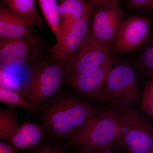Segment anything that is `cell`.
<instances>
[{"instance_id":"6da1fadb","label":"cell","mask_w":153,"mask_h":153,"mask_svg":"<svg viewBox=\"0 0 153 153\" xmlns=\"http://www.w3.org/2000/svg\"><path fill=\"white\" fill-rule=\"evenodd\" d=\"M39 111V124L46 137L56 143L70 146L74 132L100 111L88 100L60 91L45 102Z\"/></svg>"},{"instance_id":"7a4b0ae2","label":"cell","mask_w":153,"mask_h":153,"mask_svg":"<svg viewBox=\"0 0 153 153\" xmlns=\"http://www.w3.org/2000/svg\"><path fill=\"white\" fill-rule=\"evenodd\" d=\"M103 101L108 104L117 119L119 143L129 153H149L153 148V121L141 110L123 104L111 97Z\"/></svg>"},{"instance_id":"3957f363","label":"cell","mask_w":153,"mask_h":153,"mask_svg":"<svg viewBox=\"0 0 153 153\" xmlns=\"http://www.w3.org/2000/svg\"><path fill=\"white\" fill-rule=\"evenodd\" d=\"M120 130L116 117L108 107L104 111L90 117L74 133L71 146L78 145L86 149L99 150L114 146L119 143Z\"/></svg>"},{"instance_id":"277c9868","label":"cell","mask_w":153,"mask_h":153,"mask_svg":"<svg viewBox=\"0 0 153 153\" xmlns=\"http://www.w3.org/2000/svg\"><path fill=\"white\" fill-rule=\"evenodd\" d=\"M64 80L63 65L55 62L45 64L36 70L22 93L30 103L41 108L60 91Z\"/></svg>"},{"instance_id":"5b68a950","label":"cell","mask_w":153,"mask_h":153,"mask_svg":"<svg viewBox=\"0 0 153 153\" xmlns=\"http://www.w3.org/2000/svg\"><path fill=\"white\" fill-rule=\"evenodd\" d=\"M107 97L128 106L136 107L140 100V91L136 74L131 67L120 64L113 67L97 100L103 101Z\"/></svg>"},{"instance_id":"8992f818","label":"cell","mask_w":153,"mask_h":153,"mask_svg":"<svg viewBox=\"0 0 153 153\" xmlns=\"http://www.w3.org/2000/svg\"><path fill=\"white\" fill-rule=\"evenodd\" d=\"M120 0H114L93 12L87 38L115 47L118 34L124 21V13L119 6Z\"/></svg>"},{"instance_id":"52a82bcc","label":"cell","mask_w":153,"mask_h":153,"mask_svg":"<svg viewBox=\"0 0 153 153\" xmlns=\"http://www.w3.org/2000/svg\"><path fill=\"white\" fill-rule=\"evenodd\" d=\"M94 8L92 0H88L83 15L74 22L60 41L52 47L55 63L62 64L65 67L76 54L88 34Z\"/></svg>"},{"instance_id":"ba28073f","label":"cell","mask_w":153,"mask_h":153,"mask_svg":"<svg viewBox=\"0 0 153 153\" xmlns=\"http://www.w3.org/2000/svg\"><path fill=\"white\" fill-rule=\"evenodd\" d=\"M114 47L86 37L76 54L64 67L65 79L87 74L98 68L104 63Z\"/></svg>"},{"instance_id":"9c48e42d","label":"cell","mask_w":153,"mask_h":153,"mask_svg":"<svg viewBox=\"0 0 153 153\" xmlns=\"http://www.w3.org/2000/svg\"><path fill=\"white\" fill-rule=\"evenodd\" d=\"M116 61L110 55L98 68L87 74L72 76L64 80L82 97L97 100L106 84L110 71Z\"/></svg>"},{"instance_id":"30bf717a","label":"cell","mask_w":153,"mask_h":153,"mask_svg":"<svg viewBox=\"0 0 153 153\" xmlns=\"http://www.w3.org/2000/svg\"><path fill=\"white\" fill-rule=\"evenodd\" d=\"M151 18L131 16L124 20L115 44L117 51L120 54L135 51L146 42L149 36Z\"/></svg>"},{"instance_id":"8fae6325","label":"cell","mask_w":153,"mask_h":153,"mask_svg":"<svg viewBox=\"0 0 153 153\" xmlns=\"http://www.w3.org/2000/svg\"><path fill=\"white\" fill-rule=\"evenodd\" d=\"M35 41L29 36L0 41L1 69L15 73L27 63L35 46Z\"/></svg>"},{"instance_id":"7c38bea8","label":"cell","mask_w":153,"mask_h":153,"mask_svg":"<svg viewBox=\"0 0 153 153\" xmlns=\"http://www.w3.org/2000/svg\"><path fill=\"white\" fill-rule=\"evenodd\" d=\"M33 27L25 19L18 16L7 6H0V36L1 39H15L30 36Z\"/></svg>"},{"instance_id":"4fadbf2b","label":"cell","mask_w":153,"mask_h":153,"mask_svg":"<svg viewBox=\"0 0 153 153\" xmlns=\"http://www.w3.org/2000/svg\"><path fill=\"white\" fill-rule=\"evenodd\" d=\"M46 138L44 130L39 124L25 121L9 142L19 150H27L41 143Z\"/></svg>"},{"instance_id":"5bb4252c","label":"cell","mask_w":153,"mask_h":153,"mask_svg":"<svg viewBox=\"0 0 153 153\" xmlns=\"http://www.w3.org/2000/svg\"><path fill=\"white\" fill-rule=\"evenodd\" d=\"M88 1L66 0L60 2L59 4L60 17V33L56 43L60 41L74 22L84 14L87 8Z\"/></svg>"},{"instance_id":"9a60e30c","label":"cell","mask_w":153,"mask_h":153,"mask_svg":"<svg viewBox=\"0 0 153 153\" xmlns=\"http://www.w3.org/2000/svg\"><path fill=\"white\" fill-rule=\"evenodd\" d=\"M18 16L27 20L33 27L42 25L41 19L37 10L36 0H1Z\"/></svg>"},{"instance_id":"2e32d148","label":"cell","mask_w":153,"mask_h":153,"mask_svg":"<svg viewBox=\"0 0 153 153\" xmlns=\"http://www.w3.org/2000/svg\"><path fill=\"white\" fill-rule=\"evenodd\" d=\"M14 107L0 108V139L9 141L20 126Z\"/></svg>"},{"instance_id":"e0dca14e","label":"cell","mask_w":153,"mask_h":153,"mask_svg":"<svg viewBox=\"0 0 153 153\" xmlns=\"http://www.w3.org/2000/svg\"><path fill=\"white\" fill-rule=\"evenodd\" d=\"M44 18L56 37L58 39L60 30V17L59 4L57 0H38Z\"/></svg>"},{"instance_id":"ac0fdd59","label":"cell","mask_w":153,"mask_h":153,"mask_svg":"<svg viewBox=\"0 0 153 153\" xmlns=\"http://www.w3.org/2000/svg\"><path fill=\"white\" fill-rule=\"evenodd\" d=\"M0 101L12 107H23L40 111L41 108L30 103L22 92L0 87Z\"/></svg>"},{"instance_id":"d6986e66","label":"cell","mask_w":153,"mask_h":153,"mask_svg":"<svg viewBox=\"0 0 153 153\" xmlns=\"http://www.w3.org/2000/svg\"><path fill=\"white\" fill-rule=\"evenodd\" d=\"M68 147V145L59 144L46 137L41 143L26 150L25 153H69Z\"/></svg>"},{"instance_id":"ffe728a7","label":"cell","mask_w":153,"mask_h":153,"mask_svg":"<svg viewBox=\"0 0 153 153\" xmlns=\"http://www.w3.org/2000/svg\"><path fill=\"white\" fill-rule=\"evenodd\" d=\"M140 109L153 119V79H149L144 85Z\"/></svg>"},{"instance_id":"44dd1931","label":"cell","mask_w":153,"mask_h":153,"mask_svg":"<svg viewBox=\"0 0 153 153\" xmlns=\"http://www.w3.org/2000/svg\"><path fill=\"white\" fill-rule=\"evenodd\" d=\"M0 87L22 92L23 88L18 77L13 73L0 70Z\"/></svg>"},{"instance_id":"7402d4cb","label":"cell","mask_w":153,"mask_h":153,"mask_svg":"<svg viewBox=\"0 0 153 153\" xmlns=\"http://www.w3.org/2000/svg\"><path fill=\"white\" fill-rule=\"evenodd\" d=\"M140 61L147 75L153 77V45L149 44L143 49L140 55Z\"/></svg>"},{"instance_id":"603a6c76","label":"cell","mask_w":153,"mask_h":153,"mask_svg":"<svg viewBox=\"0 0 153 153\" xmlns=\"http://www.w3.org/2000/svg\"><path fill=\"white\" fill-rule=\"evenodd\" d=\"M128 4L132 10H148L153 8V0H128Z\"/></svg>"},{"instance_id":"cb8c5ba5","label":"cell","mask_w":153,"mask_h":153,"mask_svg":"<svg viewBox=\"0 0 153 153\" xmlns=\"http://www.w3.org/2000/svg\"><path fill=\"white\" fill-rule=\"evenodd\" d=\"M75 146L76 149L71 152L68 151L69 153H117L114 150V146L99 150H92L86 149L78 145Z\"/></svg>"},{"instance_id":"d4e9b609","label":"cell","mask_w":153,"mask_h":153,"mask_svg":"<svg viewBox=\"0 0 153 153\" xmlns=\"http://www.w3.org/2000/svg\"><path fill=\"white\" fill-rule=\"evenodd\" d=\"M0 153H21L20 150L8 141L0 142Z\"/></svg>"},{"instance_id":"484cf974","label":"cell","mask_w":153,"mask_h":153,"mask_svg":"<svg viewBox=\"0 0 153 153\" xmlns=\"http://www.w3.org/2000/svg\"><path fill=\"white\" fill-rule=\"evenodd\" d=\"M114 0H92L95 8H99L111 2Z\"/></svg>"},{"instance_id":"4316f807","label":"cell","mask_w":153,"mask_h":153,"mask_svg":"<svg viewBox=\"0 0 153 153\" xmlns=\"http://www.w3.org/2000/svg\"><path fill=\"white\" fill-rule=\"evenodd\" d=\"M150 45H153V36L152 38V39L151 40L149 44Z\"/></svg>"},{"instance_id":"83f0119b","label":"cell","mask_w":153,"mask_h":153,"mask_svg":"<svg viewBox=\"0 0 153 153\" xmlns=\"http://www.w3.org/2000/svg\"><path fill=\"white\" fill-rule=\"evenodd\" d=\"M60 1V2L63 1H66V0H59ZM79 1H82L83 2H86L87 1H88V0H79Z\"/></svg>"},{"instance_id":"f1b7e54d","label":"cell","mask_w":153,"mask_h":153,"mask_svg":"<svg viewBox=\"0 0 153 153\" xmlns=\"http://www.w3.org/2000/svg\"><path fill=\"white\" fill-rule=\"evenodd\" d=\"M149 153H153V148L152 149V150H151Z\"/></svg>"}]
</instances>
